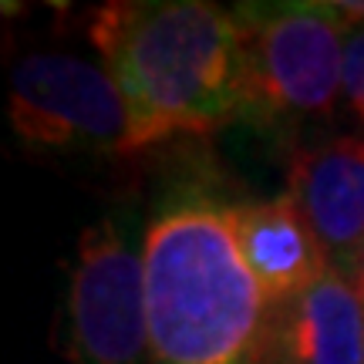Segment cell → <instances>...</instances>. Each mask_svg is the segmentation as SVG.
<instances>
[{"instance_id": "obj_1", "label": "cell", "mask_w": 364, "mask_h": 364, "mask_svg": "<svg viewBox=\"0 0 364 364\" xmlns=\"http://www.w3.org/2000/svg\"><path fill=\"white\" fill-rule=\"evenodd\" d=\"M88 38L129 102L135 152L247 122L236 11L209 0H115L91 14Z\"/></svg>"}, {"instance_id": "obj_2", "label": "cell", "mask_w": 364, "mask_h": 364, "mask_svg": "<svg viewBox=\"0 0 364 364\" xmlns=\"http://www.w3.org/2000/svg\"><path fill=\"white\" fill-rule=\"evenodd\" d=\"M149 364H280L277 311L240 257L230 213L179 196L142 236Z\"/></svg>"}, {"instance_id": "obj_3", "label": "cell", "mask_w": 364, "mask_h": 364, "mask_svg": "<svg viewBox=\"0 0 364 364\" xmlns=\"http://www.w3.org/2000/svg\"><path fill=\"white\" fill-rule=\"evenodd\" d=\"M233 11L247 54V125L284 135L341 115L354 24L338 0L240 4Z\"/></svg>"}, {"instance_id": "obj_4", "label": "cell", "mask_w": 364, "mask_h": 364, "mask_svg": "<svg viewBox=\"0 0 364 364\" xmlns=\"http://www.w3.org/2000/svg\"><path fill=\"white\" fill-rule=\"evenodd\" d=\"M11 129L24 145L85 156H132L129 102L105 65L34 51L11 75Z\"/></svg>"}, {"instance_id": "obj_5", "label": "cell", "mask_w": 364, "mask_h": 364, "mask_svg": "<svg viewBox=\"0 0 364 364\" xmlns=\"http://www.w3.org/2000/svg\"><path fill=\"white\" fill-rule=\"evenodd\" d=\"M68 361L149 364L145 260L112 216L78 240L68 284Z\"/></svg>"}, {"instance_id": "obj_6", "label": "cell", "mask_w": 364, "mask_h": 364, "mask_svg": "<svg viewBox=\"0 0 364 364\" xmlns=\"http://www.w3.org/2000/svg\"><path fill=\"white\" fill-rule=\"evenodd\" d=\"M287 196L317 236L327 267L358 280L364 253V132H341L297 149Z\"/></svg>"}, {"instance_id": "obj_7", "label": "cell", "mask_w": 364, "mask_h": 364, "mask_svg": "<svg viewBox=\"0 0 364 364\" xmlns=\"http://www.w3.org/2000/svg\"><path fill=\"white\" fill-rule=\"evenodd\" d=\"M240 257L273 311H287L327 270L324 250L290 196L226 203Z\"/></svg>"}, {"instance_id": "obj_8", "label": "cell", "mask_w": 364, "mask_h": 364, "mask_svg": "<svg viewBox=\"0 0 364 364\" xmlns=\"http://www.w3.org/2000/svg\"><path fill=\"white\" fill-rule=\"evenodd\" d=\"M280 364H364V287L327 267L287 311H277Z\"/></svg>"}, {"instance_id": "obj_9", "label": "cell", "mask_w": 364, "mask_h": 364, "mask_svg": "<svg viewBox=\"0 0 364 364\" xmlns=\"http://www.w3.org/2000/svg\"><path fill=\"white\" fill-rule=\"evenodd\" d=\"M341 115L364 129V24L354 27L344 54V85H341Z\"/></svg>"}, {"instance_id": "obj_10", "label": "cell", "mask_w": 364, "mask_h": 364, "mask_svg": "<svg viewBox=\"0 0 364 364\" xmlns=\"http://www.w3.org/2000/svg\"><path fill=\"white\" fill-rule=\"evenodd\" d=\"M358 280H361V287H364V253H361V273H358Z\"/></svg>"}]
</instances>
